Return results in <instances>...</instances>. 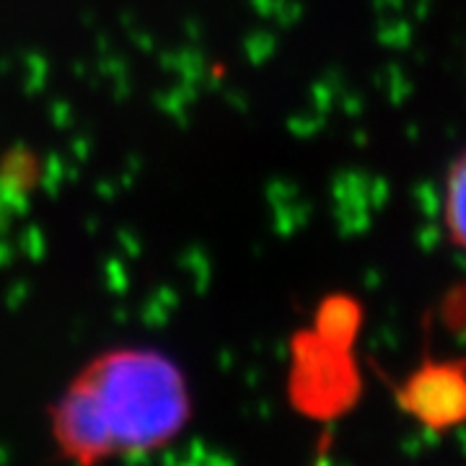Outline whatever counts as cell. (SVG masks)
<instances>
[{
    "label": "cell",
    "mask_w": 466,
    "mask_h": 466,
    "mask_svg": "<svg viewBox=\"0 0 466 466\" xmlns=\"http://www.w3.org/2000/svg\"><path fill=\"white\" fill-rule=\"evenodd\" d=\"M189 417L179 368L158 352L122 350L96 360L55 412V433L76 459L168 443Z\"/></svg>",
    "instance_id": "1"
},
{
    "label": "cell",
    "mask_w": 466,
    "mask_h": 466,
    "mask_svg": "<svg viewBox=\"0 0 466 466\" xmlns=\"http://www.w3.org/2000/svg\"><path fill=\"white\" fill-rule=\"evenodd\" d=\"M443 226L449 238L466 251V153H461L446 177L443 189Z\"/></svg>",
    "instance_id": "2"
}]
</instances>
